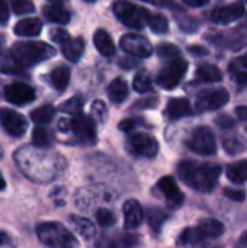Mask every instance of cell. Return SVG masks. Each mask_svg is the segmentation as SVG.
<instances>
[{"instance_id": "obj_1", "label": "cell", "mask_w": 247, "mask_h": 248, "mask_svg": "<svg viewBox=\"0 0 247 248\" xmlns=\"http://www.w3.org/2000/svg\"><path fill=\"white\" fill-rule=\"evenodd\" d=\"M178 174L191 189L201 193H210L218 183L221 167L214 163L182 161L178 166Z\"/></svg>"}, {"instance_id": "obj_2", "label": "cell", "mask_w": 247, "mask_h": 248, "mask_svg": "<svg viewBox=\"0 0 247 248\" xmlns=\"http://www.w3.org/2000/svg\"><path fill=\"white\" fill-rule=\"evenodd\" d=\"M57 51L41 41H19L13 44L10 55L20 67H32L52 58Z\"/></svg>"}, {"instance_id": "obj_3", "label": "cell", "mask_w": 247, "mask_h": 248, "mask_svg": "<svg viewBox=\"0 0 247 248\" xmlns=\"http://www.w3.org/2000/svg\"><path fill=\"white\" fill-rule=\"evenodd\" d=\"M224 234V225L213 218L202 219L198 227L195 228H186L179 240L178 246H198L208 240H215Z\"/></svg>"}, {"instance_id": "obj_4", "label": "cell", "mask_w": 247, "mask_h": 248, "mask_svg": "<svg viewBox=\"0 0 247 248\" xmlns=\"http://www.w3.org/2000/svg\"><path fill=\"white\" fill-rule=\"evenodd\" d=\"M36 235L39 241L52 248H71L79 247L76 237L60 222H44L38 225Z\"/></svg>"}, {"instance_id": "obj_5", "label": "cell", "mask_w": 247, "mask_h": 248, "mask_svg": "<svg viewBox=\"0 0 247 248\" xmlns=\"http://www.w3.org/2000/svg\"><path fill=\"white\" fill-rule=\"evenodd\" d=\"M112 10L121 23H124L128 28H134V29L144 28L147 25V19L150 15V12L146 7L137 6V4L125 1V0L115 1L112 6Z\"/></svg>"}, {"instance_id": "obj_6", "label": "cell", "mask_w": 247, "mask_h": 248, "mask_svg": "<svg viewBox=\"0 0 247 248\" xmlns=\"http://www.w3.org/2000/svg\"><path fill=\"white\" fill-rule=\"evenodd\" d=\"M188 71V62L183 58H172L159 73L157 84L165 90H173L182 81L183 76Z\"/></svg>"}, {"instance_id": "obj_7", "label": "cell", "mask_w": 247, "mask_h": 248, "mask_svg": "<svg viewBox=\"0 0 247 248\" xmlns=\"http://www.w3.org/2000/svg\"><path fill=\"white\" fill-rule=\"evenodd\" d=\"M186 145L189 150H192L197 154L201 155H214L217 153V142H215V137L211 132L210 128L207 126H198L195 128L188 141Z\"/></svg>"}, {"instance_id": "obj_8", "label": "cell", "mask_w": 247, "mask_h": 248, "mask_svg": "<svg viewBox=\"0 0 247 248\" xmlns=\"http://www.w3.org/2000/svg\"><path fill=\"white\" fill-rule=\"evenodd\" d=\"M128 150L137 155L144 158H153L159 153V144L154 137L146 132H134L128 138Z\"/></svg>"}, {"instance_id": "obj_9", "label": "cell", "mask_w": 247, "mask_h": 248, "mask_svg": "<svg viewBox=\"0 0 247 248\" xmlns=\"http://www.w3.org/2000/svg\"><path fill=\"white\" fill-rule=\"evenodd\" d=\"M71 131L82 144H92L96 141V124L84 113H77L71 119Z\"/></svg>"}, {"instance_id": "obj_10", "label": "cell", "mask_w": 247, "mask_h": 248, "mask_svg": "<svg viewBox=\"0 0 247 248\" xmlns=\"http://www.w3.org/2000/svg\"><path fill=\"white\" fill-rule=\"evenodd\" d=\"M230 102V93L226 89H214L201 93L197 99V109L199 112L217 110Z\"/></svg>"}, {"instance_id": "obj_11", "label": "cell", "mask_w": 247, "mask_h": 248, "mask_svg": "<svg viewBox=\"0 0 247 248\" xmlns=\"http://www.w3.org/2000/svg\"><path fill=\"white\" fill-rule=\"evenodd\" d=\"M119 45L127 54L134 55V57L147 58L153 54V46L148 42V39L137 33L124 35L119 41Z\"/></svg>"}, {"instance_id": "obj_12", "label": "cell", "mask_w": 247, "mask_h": 248, "mask_svg": "<svg viewBox=\"0 0 247 248\" xmlns=\"http://www.w3.org/2000/svg\"><path fill=\"white\" fill-rule=\"evenodd\" d=\"M0 124L3 129L12 137H22L28 128L26 119L19 112L9 108L0 109Z\"/></svg>"}, {"instance_id": "obj_13", "label": "cell", "mask_w": 247, "mask_h": 248, "mask_svg": "<svg viewBox=\"0 0 247 248\" xmlns=\"http://www.w3.org/2000/svg\"><path fill=\"white\" fill-rule=\"evenodd\" d=\"M4 97L16 106H23L35 100V90L26 83L16 81L4 87Z\"/></svg>"}, {"instance_id": "obj_14", "label": "cell", "mask_w": 247, "mask_h": 248, "mask_svg": "<svg viewBox=\"0 0 247 248\" xmlns=\"http://www.w3.org/2000/svg\"><path fill=\"white\" fill-rule=\"evenodd\" d=\"M243 15H245V4L240 1V3H231L229 6H221L214 9L210 15V19L217 25H229L240 19Z\"/></svg>"}, {"instance_id": "obj_15", "label": "cell", "mask_w": 247, "mask_h": 248, "mask_svg": "<svg viewBox=\"0 0 247 248\" xmlns=\"http://www.w3.org/2000/svg\"><path fill=\"white\" fill-rule=\"evenodd\" d=\"M157 189L162 192V195L167 199V203L169 206L172 208H178L183 203V193L179 190L178 187V183L175 182L173 177L170 176H166V177H162L157 183Z\"/></svg>"}, {"instance_id": "obj_16", "label": "cell", "mask_w": 247, "mask_h": 248, "mask_svg": "<svg viewBox=\"0 0 247 248\" xmlns=\"http://www.w3.org/2000/svg\"><path fill=\"white\" fill-rule=\"evenodd\" d=\"M124 227L125 230H137L144 218L141 205L135 199H130L124 203Z\"/></svg>"}, {"instance_id": "obj_17", "label": "cell", "mask_w": 247, "mask_h": 248, "mask_svg": "<svg viewBox=\"0 0 247 248\" xmlns=\"http://www.w3.org/2000/svg\"><path fill=\"white\" fill-rule=\"evenodd\" d=\"M13 31L17 36H22V38L36 36L42 31V22L38 17H25V19H20L15 25Z\"/></svg>"}, {"instance_id": "obj_18", "label": "cell", "mask_w": 247, "mask_h": 248, "mask_svg": "<svg viewBox=\"0 0 247 248\" xmlns=\"http://www.w3.org/2000/svg\"><path fill=\"white\" fill-rule=\"evenodd\" d=\"M61 51L63 55L70 61V62H79L84 52V39L83 38H67L61 44Z\"/></svg>"}, {"instance_id": "obj_19", "label": "cell", "mask_w": 247, "mask_h": 248, "mask_svg": "<svg viewBox=\"0 0 247 248\" xmlns=\"http://www.w3.org/2000/svg\"><path fill=\"white\" fill-rule=\"evenodd\" d=\"M166 116L169 119H181L192 115V106L188 99H170L166 106Z\"/></svg>"}, {"instance_id": "obj_20", "label": "cell", "mask_w": 247, "mask_h": 248, "mask_svg": "<svg viewBox=\"0 0 247 248\" xmlns=\"http://www.w3.org/2000/svg\"><path fill=\"white\" fill-rule=\"evenodd\" d=\"M44 16L54 22V23H60L64 25L70 20V12L61 4V3H51V4H45L42 9Z\"/></svg>"}, {"instance_id": "obj_21", "label": "cell", "mask_w": 247, "mask_h": 248, "mask_svg": "<svg viewBox=\"0 0 247 248\" xmlns=\"http://www.w3.org/2000/svg\"><path fill=\"white\" fill-rule=\"evenodd\" d=\"M93 44L96 46V49L102 54V55H114L116 51V46L111 38V35L105 31V29H98L93 35Z\"/></svg>"}, {"instance_id": "obj_22", "label": "cell", "mask_w": 247, "mask_h": 248, "mask_svg": "<svg viewBox=\"0 0 247 248\" xmlns=\"http://www.w3.org/2000/svg\"><path fill=\"white\" fill-rule=\"evenodd\" d=\"M130 93V87L128 83L124 78H115L111 81L109 87H108V96L114 103H122L124 100H127Z\"/></svg>"}, {"instance_id": "obj_23", "label": "cell", "mask_w": 247, "mask_h": 248, "mask_svg": "<svg viewBox=\"0 0 247 248\" xmlns=\"http://www.w3.org/2000/svg\"><path fill=\"white\" fill-rule=\"evenodd\" d=\"M76 232L83 237L86 241H90L95 235H96V228H95V224L87 219V218H83V217H71L70 218Z\"/></svg>"}, {"instance_id": "obj_24", "label": "cell", "mask_w": 247, "mask_h": 248, "mask_svg": "<svg viewBox=\"0 0 247 248\" xmlns=\"http://www.w3.org/2000/svg\"><path fill=\"white\" fill-rule=\"evenodd\" d=\"M68 81H70V68L67 65H60L49 73V83L58 92L66 90Z\"/></svg>"}, {"instance_id": "obj_25", "label": "cell", "mask_w": 247, "mask_h": 248, "mask_svg": "<svg viewBox=\"0 0 247 248\" xmlns=\"http://www.w3.org/2000/svg\"><path fill=\"white\" fill-rule=\"evenodd\" d=\"M197 77H198V80H201L204 83H215L223 78V74L217 65L204 62L197 68Z\"/></svg>"}, {"instance_id": "obj_26", "label": "cell", "mask_w": 247, "mask_h": 248, "mask_svg": "<svg viewBox=\"0 0 247 248\" xmlns=\"http://www.w3.org/2000/svg\"><path fill=\"white\" fill-rule=\"evenodd\" d=\"M227 177L231 183L242 185L247 182V161L242 160L227 167Z\"/></svg>"}, {"instance_id": "obj_27", "label": "cell", "mask_w": 247, "mask_h": 248, "mask_svg": "<svg viewBox=\"0 0 247 248\" xmlns=\"http://www.w3.org/2000/svg\"><path fill=\"white\" fill-rule=\"evenodd\" d=\"M54 115H55L54 106L52 105H44V106L31 112V119L38 125H45V124H49L52 121Z\"/></svg>"}, {"instance_id": "obj_28", "label": "cell", "mask_w": 247, "mask_h": 248, "mask_svg": "<svg viewBox=\"0 0 247 248\" xmlns=\"http://www.w3.org/2000/svg\"><path fill=\"white\" fill-rule=\"evenodd\" d=\"M147 25L154 33H166L169 29V22L166 16H163L162 13H150L147 19Z\"/></svg>"}, {"instance_id": "obj_29", "label": "cell", "mask_w": 247, "mask_h": 248, "mask_svg": "<svg viewBox=\"0 0 247 248\" xmlns=\"http://www.w3.org/2000/svg\"><path fill=\"white\" fill-rule=\"evenodd\" d=\"M132 86H134V90L138 93H148L153 90V81H151L148 73L144 70L135 74V77L132 80Z\"/></svg>"}, {"instance_id": "obj_30", "label": "cell", "mask_w": 247, "mask_h": 248, "mask_svg": "<svg viewBox=\"0 0 247 248\" xmlns=\"http://www.w3.org/2000/svg\"><path fill=\"white\" fill-rule=\"evenodd\" d=\"M147 219H148V224L151 227L153 231L159 232L162 225L165 224V221L167 219V214L159 208H148L147 211Z\"/></svg>"}, {"instance_id": "obj_31", "label": "cell", "mask_w": 247, "mask_h": 248, "mask_svg": "<svg viewBox=\"0 0 247 248\" xmlns=\"http://www.w3.org/2000/svg\"><path fill=\"white\" fill-rule=\"evenodd\" d=\"M32 142L36 147H48L51 144V134L48 129L42 128V126H36L32 131Z\"/></svg>"}, {"instance_id": "obj_32", "label": "cell", "mask_w": 247, "mask_h": 248, "mask_svg": "<svg viewBox=\"0 0 247 248\" xmlns=\"http://www.w3.org/2000/svg\"><path fill=\"white\" fill-rule=\"evenodd\" d=\"M82 108H83V99L79 97V96H74L66 102H63L60 105V110L61 112H66V113H70V115H77L82 112Z\"/></svg>"}, {"instance_id": "obj_33", "label": "cell", "mask_w": 247, "mask_h": 248, "mask_svg": "<svg viewBox=\"0 0 247 248\" xmlns=\"http://www.w3.org/2000/svg\"><path fill=\"white\" fill-rule=\"evenodd\" d=\"M223 144H224V150H226L229 154H231V155H237V154L246 151V145H245L240 140H237V138H234V137L224 138V140H223Z\"/></svg>"}, {"instance_id": "obj_34", "label": "cell", "mask_w": 247, "mask_h": 248, "mask_svg": "<svg viewBox=\"0 0 247 248\" xmlns=\"http://www.w3.org/2000/svg\"><path fill=\"white\" fill-rule=\"evenodd\" d=\"M96 221H98V224H99L100 227L109 228V227H112V225L115 224L116 218H115V215L112 214V211L103 208V209H99V211L96 212Z\"/></svg>"}, {"instance_id": "obj_35", "label": "cell", "mask_w": 247, "mask_h": 248, "mask_svg": "<svg viewBox=\"0 0 247 248\" xmlns=\"http://www.w3.org/2000/svg\"><path fill=\"white\" fill-rule=\"evenodd\" d=\"M156 51H157V54H159L162 58L172 60V58L179 57V48H178L176 45H173V44H167V42L160 44V45L157 46Z\"/></svg>"}, {"instance_id": "obj_36", "label": "cell", "mask_w": 247, "mask_h": 248, "mask_svg": "<svg viewBox=\"0 0 247 248\" xmlns=\"http://www.w3.org/2000/svg\"><path fill=\"white\" fill-rule=\"evenodd\" d=\"M12 9L16 15H28L35 10L31 0H12Z\"/></svg>"}, {"instance_id": "obj_37", "label": "cell", "mask_w": 247, "mask_h": 248, "mask_svg": "<svg viewBox=\"0 0 247 248\" xmlns=\"http://www.w3.org/2000/svg\"><path fill=\"white\" fill-rule=\"evenodd\" d=\"M92 113L95 116V119L100 124H103L108 118V108L102 100H95L92 103Z\"/></svg>"}, {"instance_id": "obj_38", "label": "cell", "mask_w": 247, "mask_h": 248, "mask_svg": "<svg viewBox=\"0 0 247 248\" xmlns=\"http://www.w3.org/2000/svg\"><path fill=\"white\" fill-rule=\"evenodd\" d=\"M159 105V99L157 97H146V99H140L132 105V109H153Z\"/></svg>"}, {"instance_id": "obj_39", "label": "cell", "mask_w": 247, "mask_h": 248, "mask_svg": "<svg viewBox=\"0 0 247 248\" xmlns=\"http://www.w3.org/2000/svg\"><path fill=\"white\" fill-rule=\"evenodd\" d=\"M231 71H233V78H234V81L237 83V86L247 90V71L237 70V68H234V67L231 68Z\"/></svg>"}, {"instance_id": "obj_40", "label": "cell", "mask_w": 247, "mask_h": 248, "mask_svg": "<svg viewBox=\"0 0 247 248\" xmlns=\"http://www.w3.org/2000/svg\"><path fill=\"white\" fill-rule=\"evenodd\" d=\"M67 38H70V35H68L67 31L63 29V28H54V29L51 31V39H52L54 42H57V44H63Z\"/></svg>"}, {"instance_id": "obj_41", "label": "cell", "mask_w": 247, "mask_h": 248, "mask_svg": "<svg viewBox=\"0 0 247 248\" xmlns=\"http://www.w3.org/2000/svg\"><path fill=\"white\" fill-rule=\"evenodd\" d=\"M144 3H150V4H154V6H159V7H166V9H172V10H178V4L173 1V0H141Z\"/></svg>"}, {"instance_id": "obj_42", "label": "cell", "mask_w": 247, "mask_h": 248, "mask_svg": "<svg viewBox=\"0 0 247 248\" xmlns=\"http://www.w3.org/2000/svg\"><path fill=\"white\" fill-rule=\"evenodd\" d=\"M138 121L140 119H124L121 121V124L118 125V128L122 131V132H132L135 129V126L138 125Z\"/></svg>"}, {"instance_id": "obj_43", "label": "cell", "mask_w": 247, "mask_h": 248, "mask_svg": "<svg viewBox=\"0 0 247 248\" xmlns=\"http://www.w3.org/2000/svg\"><path fill=\"white\" fill-rule=\"evenodd\" d=\"M215 124L223 128V129H229V128H233L236 125V122L229 116V115H220L217 119H215Z\"/></svg>"}, {"instance_id": "obj_44", "label": "cell", "mask_w": 247, "mask_h": 248, "mask_svg": "<svg viewBox=\"0 0 247 248\" xmlns=\"http://www.w3.org/2000/svg\"><path fill=\"white\" fill-rule=\"evenodd\" d=\"M224 195L236 202H242L246 199V193L243 190H234V189H226L224 190Z\"/></svg>"}, {"instance_id": "obj_45", "label": "cell", "mask_w": 247, "mask_h": 248, "mask_svg": "<svg viewBox=\"0 0 247 248\" xmlns=\"http://www.w3.org/2000/svg\"><path fill=\"white\" fill-rule=\"evenodd\" d=\"M10 17V12L7 4L4 3V0H0V25H6L9 22Z\"/></svg>"}, {"instance_id": "obj_46", "label": "cell", "mask_w": 247, "mask_h": 248, "mask_svg": "<svg viewBox=\"0 0 247 248\" xmlns=\"http://www.w3.org/2000/svg\"><path fill=\"white\" fill-rule=\"evenodd\" d=\"M188 49H189V52H191V54H194V55H199V57H202V55H207V54H208V49H207L205 46H199V45L189 46Z\"/></svg>"}, {"instance_id": "obj_47", "label": "cell", "mask_w": 247, "mask_h": 248, "mask_svg": "<svg viewBox=\"0 0 247 248\" xmlns=\"http://www.w3.org/2000/svg\"><path fill=\"white\" fill-rule=\"evenodd\" d=\"M58 129L63 131V132H68L71 131V119H66V118H61L60 122H58Z\"/></svg>"}, {"instance_id": "obj_48", "label": "cell", "mask_w": 247, "mask_h": 248, "mask_svg": "<svg viewBox=\"0 0 247 248\" xmlns=\"http://www.w3.org/2000/svg\"><path fill=\"white\" fill-rule=\"evenodd\" d=\"M182 1L191 7H202L210 3V0H182Z\"/></svg>"}, {"instance_id": "obj_49", "label": "cell", "mask_w": 247, "mask_h": 248, "mask_svg": "<svg viewBox=\"0 0 247 248\" xmlns=\"http://www.w3.org/2000/svg\"><path fill=\"white\" fill-rule=\"evenodd\" d=\"M236 115L239 116L240 121L247 122V106H239V108L236 109Z\"/></svg>"}, {"instance_id": "obj_50", "label": "cell", "mask_w": 247, "mask_h": 248, "mask_svg": "<svg viewBox=\"0 0 247 248\" xmlns=\"http://www.w3.org/2000/svg\"><path fill=\"white\" fill-rule=\"evenodd\" d=\"M119 64H121V67H124V68H127V70L137 67V61H135V60H127V58H122Z\"/></svg>"}, {"instance_id": "obj_51", "label": "cell", "mask_w": 247, "mask_h": 248, "mask_svg": "<svg viewBox=\"0 0 247 248\" xmlns=\"http://www.w3.org/2000/svg\"><path fill=\"white\" fill-rule=\"evenodd\" d=\"M7 244H10V237H9V234L0 231V246H7Z\"/></svg>"}, {"instance_id": "obj_52", "label": "cell", "mask_w": 247, "mask_h": 248, "mask_svg": "<svg viewBox=\"0 0 247 248\" xmlns=\"http://www.w3.org/2000/svg\"><path fill=\"white\" fill-rule=\"evenodd\" d=\"M236 62H239V65H240V67H245V68H247V54H245L243 57H240V60H239V61H236Z\"/></svg>"}, {"instance_id": "obj_53", "label": "cell", "mask_w": 247, "mask_h": 248, "mask_svg": "<svg viewBox=\"0 0 247 248\" xmlns=\"http://www.w3.org/2000/svg\"><path fill=\"white\" fill-rule=\"evenodd\" d=\"M240 243L243 244V246H247V231L242 235V238H240Z\"/></svg>"}, {"instance_id": "obj_54", "label": "cell", "mask_w": 247, "mask_h": 248, "mask_svg": "<svg viewBox=\"0 0 247 248\" xmlns=\"http://www.w3.org/2000/svg\"><path fill=\"white\" fill-rule=\"evenodd\" d=\"M6 187V182H4V179H3V176L0 174V190H3Z\"/></svg>"}, {"instance_id": "obj_55", "label": "cell", "mask_w": 247, "mask_h": 248, "mask_svg": "<svg viewBox=\"0 0 247 248\" xmlns=\"http://www.w3.org/2000/svg\"><path fill=\"white\" fill-rule=\"evenodd\" d=\"M48 1H51V3H61V0H48Z\"/></svg>"}, {"instance_id": "obj_56", "label": "cell", "mask_w": 247, "mask_h": 248, "mask_svg": "<svg viewBox=\"0 0 247 248\" xmlns=\"http://www.w3.org/2000/svg\"><path fill=\"white\" fill-rule=\"evenodd\" d=\"M84 1H89L90 3V1H95V0H84Z\"/></svg>"}, {"instance_id": "obj_57", "label": "cell", "mask_w": 247, "mask_h": 248, "mask_svg": "<svg viewBox=\"0 0 247 248\" xmlns=\"http://www.w3.org/2000/svg\"><path fill=\"white\" fill-rule=\"evenodd\" d=\"M240 1H247V0H240Z\"/></svg>"}]
</instances>
